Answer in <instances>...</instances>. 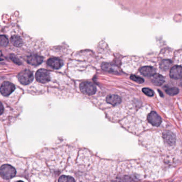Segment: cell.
Wrapping results in <instances>:
<instances>
[{
  "label": "cell",
  "mask_w": 182,
  "mask_h": 182,
  "mask_svg": "<svg viewBox=\"0 0 182 182\" xmlns=\"http://www.w3.org/2000/svg\"><path fill=\"white\" fill-rule=\"evenodd\" d=\"M8 39L6 36L0 35V46H6L8 44Z\"/></svg>",
  "instance_id": "ac0fdd59"
},
{
  "label": "cell",
  "mask_w": 182,
  "mask_h": 182,
  "mask_svg": "<svg viewBox=\"0 0 182 182\" xmlns=\"http://www.w3.org/2000/svg\"><path fill=\"white\" fill-rule=\"evenodd\" d=\"M131 79H132V81L136 82L137 83H143V82L144 81V80L142 78H141L140 77H138V76H135V75H132L131 76Z\"/></svg>",
  "instance_id": "d6986e66"
},
{
  "label": "cell",
  "mask_w": 182,
  "mask_h": 182,
  "mask_svg": "<svg viewBox=\"0 0 182 182\" xmlns=\"http://www.w3.org/2000/svg\"><path fill=\"white\" fill-rule=\"evenodd\" d=\"M148 121L154 126H159L161 123V118L155 111H152L148 114Z\"/></svg>",
  "instance_id": "52a82bcc"
},
{
  "label": "cell",
  "mask_w": 182,
  "mask_h": 182,
  "mask_svg": "<svg viewBox=\"0 0 182 182\" xmlns=\"http://www.w3.org/2000/svg\"><path fill=\"white\" fill-rule=\"evenodd\" d=\"M47 64L53 69H58L63 66L64 62L61 59L58 58H51L48 60Z\"/></svg>",
  "instance_id": "30bf717a"
},
{
  "label": "cell",
  "mask_w": 182,
  "mask_h": 182,
  "mask_svg": "<svg viewBox=\"0 0 182 182\" xmlns=\"http://www.w3.org/2000/svg\"><path fill=\"white\" fill-rule=\"evenodd\" d=\"M37 81L41 83H46L50 81V74L48 70L41 69L37 71L35 75Z\"/></svg>",
  "instance_id": "277c9868"
},
{
  "label": "cell",
  "mask_w": 182,
  "mask_h": 182,
  "mask_svg": "<svg viewBox=\"0 0 182 182\" xmlns=\"http://www.w3.org/2000/svg\"><path fill=\"white\" fill-rule=\"evenodd\" d=\"M179 85L182 87V79H181L180 82H179Z\"/></svg>",
  "instance_id": "cb8c5ba5"
},
{
  "label": "cell",
  "mask_w": 182,
  "mask_h": 182,
  "mask_svg": "<svg viewBox=\"0 0 182 182\" xmlns=\"http://www.w3.org/2000/svg\"><path fill=\"white\" fill-rule=\"evenodd\" d=\"M15 90L14 85L9 81H5L1 85L0 87V92L4 96H9Z\"/></svg>",
  "instance_id": "5b68a950"
},
{
  "label": "cell",
  "mask_w": 182,
  "mask_h": 182,
  "mask_svg": "<svg viewBox=\"0 0 182 182\" xmlns=\"http://www.w3.org/2000/svg\"><path fill=\"white\" fill-rule=\"evenodd\" d=\"M11 42L16 47H20L23 44V40L18 36L14 35L11 37Z\"/></svg>",
  "instance_id": "5bb4252c"
},
{
  "label": "cell",
  "mask_w": 182,
  "mask_h": 182,
  "mask_svg": "<svg viewBox=\"0 0 182 182\" xmlns=\"http://www.w3.org/2000/svg\"><path fill=\"white\" fill-rule=\"evenodd\" d=\"M16 169L10 165H4L0 167V175L5 179H10L15 176Z\"/></svg>",
  "instance_id": "6da1fadb"
},
{
  "label": "cell",
  "mask_w": 182,
  "mask_h": 182,
  "mask_svg": "<svg viewBox=\"0 0 182 182\" xmlns=\"http://www.w3.org/2000/svg\"><path fill=\"white\" fill-rule=\"evenodd\" d=\"M23 182V181H17V182Z\"/></svg>",
  "instance_id": "d4e9b609"
},
{
  "label": "cell",
  "mask_w": 182,
  "mask_h": 182,
  "mask_svg": "<svg viewBox=\"0 0 182 182\" xmlns=\"http://www.w3.org/2000/svg\"><path fill=\"white\" fill-rule=\"evenodd\" d=\"M27 61L28 64L33 66H38L40 65L43 61L42 56L37 54H31L28 56L27 58Z\"/></svg>",
  "instance_id": "9c48e42d"
},
{
  "label": "cell",
  "mask_w": 182,
  "mask_h": 182,
  "mask_svg": "<svg viewBox=\"0 0 182 182\" xmlns=\"http://www.w3.org/2000/svg\"><path fill=\"white\" fill-rule=\"evenodd\" d=\"M58 182H75V181L73 177L63 175L60 177Z\"/></svg>",
  "instance_id": "e0dca14e"
},
{
  "label": "cell",
  "mask_w": 182,
  "mask_h": 182,
  "mask_svg": "<svg viewBox=\"0 0 182 182\" xmlns=\"http://www.w3.org/2000/svg\"><path fill=\"white\" fill-rule=\"evenodd\" d=\"M142 92H143L145 94L148 95V96H153L154 93L153 92L152 90L148 89V88H143L142 89Z\"/></svg>",
  "instance_id": "ffe728a7"
},
{
  "label": "cell",
  "mask_w": 182,
  "mask_h": 182,
  "mask_svg": "<svg viewBox=\"0 0 182 182\" xmlns=\"http://www.w3.org/2000/svg\"><path fill=\"white\" fill-rule=\"evenodd\" d=\"M106 101L108 103L112 106H116L118 104L121 103V98L118 95L110 94L106 97Z\"/></svg>",
  "instance_id": "7c38bea8"
},
{
  "label": "cell",
  "mask_w": 182,
  "mask_h": 182,
  "mask_svg": "<svg viewBox=\"0 0 182 182\" xmlns=\"http://www.w3.org/2000/svg\"><path fill=\"white\" fill-rule=\"evenodd\" d=\"M171 62L169 60H163L161 62L160 68L163 70H168L171 67Z\"/></svg>",
  "instance_id": "2e32d148"
},
{
  "label": "cell",
  "mask_w": 182,
  "mask_h": 182,
  "mask_svg": "<svg viewBox=\"0 0 182 182\" xmlns=\"http://www.w3.org/2000/svg\"><path fill=\"white\" fill-rule=\"evenodd\" d=\"M163 139L169 146H173L175 144L176 138L174 133L169 131H166L163 133Z\"/></svg>",
  "instance_id": "8992f818"
},
{
  "label": "cell",
  "mask_w": 182,
  "mask_h": 182,
  "mask_svg": "<svg viewBox=\"0 0 182 182\" xmlns=\"http://www.w3.org/2000/svg\"><path fill=\"white\" fill-rule=\"evenodd\" d=\"M170 77L172 79H178L182 77V67L179 66H175L170 70Z\"/></svg>",
  "instance_id": "ba28073f"
},
{
  "label": "cell",
  "mask_w": 182,
  "mask_h": 182,
  "mask_svg": "<svg viewBox=\"0 0 182 182\" xmlns=\"http://www.w3.org/2000/svg\"><path fill=\"white\" fill-rule=\"evenodd\" d=\"M151 81L152 83L155 85L161 86L163 84L165 81V79L162 75H160L159 74H154L151 76Z\"/></svg>",
  "instance_id": "8fae6325"
},
{
  "label": "cell",
  "mask_w": 182,
  "mask_h": 182,
  "mask_svg": "<svg viewBox=\"0 0 182 182\" xmlns=\"http://www.w3.org/2000/svg\"><path fill=\"white\" fill-rule=\"evenodd\" d=\"M140 73L146 77H151L155 74V69L154 68L151 66H144L141 68L140 69Z\"/></svg>",
  "instance_id": "4fadbf2b"
},
{
  "label": "cell",
  "mask_w": 182,
  "mask_h": 182,
  "mask_svg": "<svg viewBox=\"0 0 182 182\" xmlns=\"http://www.w3.org/2000/svg\"><path fill=\"white\" fill-rule=\"evenodd\" d=\"M3 106L2 104L0 102V115H2L3 112Z\"/></svg>",
  "instance_id": "7402d4cb"
},
{
  "label": "cell",
  "mask_w": 182,
  "mask_h": 182,
  "mask_svg": "<svg viewBox=\"0 0 182 182\" xmlns=\"http://www.w3.org/2000/svg\"><path fill=\"white\" fill-rule=\"evenodd\" d=\"M18 79L23 85H28L32 82L34 79L33 73L29 70H24L19 74Z\"/></svg>",
  "instance_id": "7a4b0ae2"
},
{
  "label": "cell",
  "mask_w": 182,
  "mask_h": 182,
  "mask_svg": "<svg viewBox=\"0 0 182 182\" xmlns=\"http://www.w3.org/2000/svg\"><path fill=\"white\" fill-rule=\"evenodd\" d=\"M79 88L81 92L86 95H93L96 91L95 85L89 81H84L81 83L80 84Z\"/></svg>",
  "instance_id": "3957f363"
},
{
  "label": "cell",
  "mask_w": 182,
  "mask_h": 182,
  "mask_svg": "<svg viewBox=\"0 0 182 182\" xmlns=\"http://www.w3.org/2000/svg\"><path fill=\"white\" fill-rule=\"evenodd\" d=\"M10 58L11 60L12 61L15 63L17 65H20L21 64V62L19 60V59L17 58V56H16L14 54H10Z\"/></svg>",
  "instance_id": "44dd1931"
},
{
  "label": "cell",
  "mask_w": 182,
  "mask_h": 182,
  "mask_svg": "<svg viewBox=\"0 0 182 182\" xmlns=\"http://www.w3.org/2000/svg\"><path fill=\"white\" fill-rule=\"evenodd\" d=\"M165 90L166 93L171 96L176 95L179 92V90L176 87H166Z\"/></svg>",
  "instance_id": "9a60e30c"
},
{
  "label": "cell",
  "mask_w": 182,
  "mask_h": 182,
  "mask_svg": "<svg viewBox=\"0 0 182 182\" xmlns=\"http://www.w3.org/2000/svg\"><path fill=\"white\" fill-rule=\"evenodd\" d=\"M4 60V56L1 51H0V61H2Z\"/></svg>",
  "instance_id": "603a6c76"
}]
</instances>
